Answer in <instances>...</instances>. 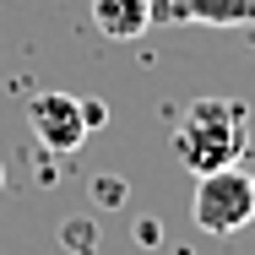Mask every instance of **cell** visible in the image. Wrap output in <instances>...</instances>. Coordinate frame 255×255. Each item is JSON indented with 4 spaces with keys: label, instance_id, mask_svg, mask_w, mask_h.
Returning <instances> with one entry per match:
<instances>
[{
    "label": "cell",
    "instance_id": "6da1fadb",
    "mask_svg": "<svg viewBox=\"0 0 255 255\" xmlns=\"http://www.w3.org/2000/svg\"><path fill=\"white\" fill-rule=\"evenodd\" d=\"M250 152V109L239 98H196L174 130V157L190 174L234 168Z\"/></svg>",
    "mask_w": 255,
    "mask_h": 255
},
{
    "label": "cell",
    "instance_id": "7a4b0ae2",
    "mask_svg": "<svg viewBox=\"0 0 255 255\" xmlns=\"http://www.w3.org/2000/svg\"><path fill=\"white\" fill-rule=\"evenodd\" d=\"M190 217L196 228L212 234V239H228L239 228L255 223V179L234 163V168H212V174H196V201H190Z\"/></svg>",
    "mask_w": 255,
    "mask_h": 255
},
{
    "label": "cell",
    "instance_id": "3957f363",
    "mask_svg": "<svg viewBox=\"0 0 255 255\" xmlns=\"http://www.w3.org/2000/svg\"><path fill=\"white\" fill-rule=\"evenodd\" d=\"M27 130L38 136V147L54 157L76 152L82 141H87V120H82V98H71V93H38V98L27 103Z\"/></svg>",
    "mask_w": 255,
    "mask_h": 255
},
{
    "label": "cell",
    "instance_id": "277c9868",
    "mask_svg": "<svg viewBox=\"0 0 255 255\" xmlns=\"http://www.w3.org/2000/svg\"><path fill=\"white\" fill-rule=\"evenodd\" d=\"M163 16H179V22H196V27H250L255 0H168Z\"/></svg>",
    "mask_w": 255,
    "mask_h": 255
},
{
    "label": "cell",
    "instance_id": "5b68a950",
    "mask_svg": "<svg viewBox=\"0 0 255 255\" xmlns=\"http://www.w3.org/2000/svg\"><path fill=\"white\" fill-rule=\"evenodd\" d=\"M157 5L152 0H93V22H98L103 38H141L147 27H152Z\"/></svg>",
    "mask_w": 255,
    "mask_h": 255
},
{
    "label": "cell",
    "instance_id": "8992f818",
    "mask_svg": "<svg viewBox=\"0 0 255 255\" xmlns=\"http://www.w3.org/2000/svg\"><path fill=\"white\" fill-rule=\"evenodd\" d=\"M65 239L76 255H93V223H65Z\"/></svg>",
    "mask_w": 255,
    "mask_h": 255
},
{
    "label": "cell",
    "instance_id": "52a82bcc",
    "mask_svg": "<svg viewBox=\"0 0 255 255\" xmlns=\"http://www.w3.org/2000/svg\"><path fill=\"white\" fill-rule=\"evenodd\" d=\"M93 196H98V206H120V201H125V185L109 174V179H98V185H93Z\"/></svg>",
    "mask_w": 255,
    "mask_h": 255
},
{
    "label": "cell",
    "instance_id": "ba28073f",
    "mask_svg": "<svg viewBox=\"0 0 255 255\" xmlns=\"http://www.w3.org/2000/svg\"><path fill=\"white\" fill-rule=\"evenodd\" d=\"M82 120H87V136H93L98 125H109V109H103L98 98H82Z\"/></svg>",
    "mask_w": 255,
    "mask_h": 255
},
{
    "label": "cell",
    "instance_id": "9c48e42d",
    "mask_svg": "<svg viewBox=\"0 0 255 255\" xmlns=\"http://www.w3.org/2000/svg\"><path fill=\"white\" fill-rule=\"evenodd\" d=\"M0 190H5V163H0Z\"/></svg>",
    "mask_w": 255,
    "mask_h": 255
}]
</instances>
